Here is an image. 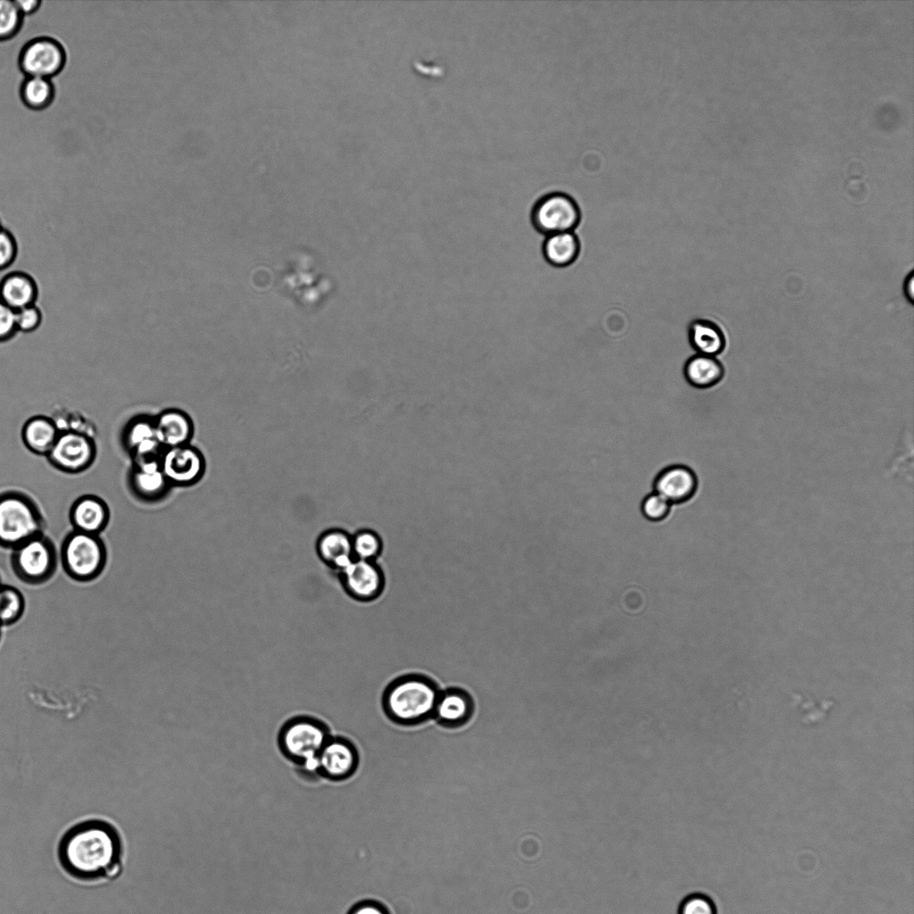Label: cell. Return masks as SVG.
<instances>
[{
  "label": "cell",
  "instance_id": "obj_25",
  "mask_svg": "<svg viewBox=\"0 0 914 914\" xmlns=\"http://www.w3.org/2000/svg\"><path fill=\"white\" fill-rule=\"evenodd\" d=\"M20 96L28 108L43 110L52 104L54 87L50 79L26 77L21 85Z\"/></svg>",
  "mask_w": 914,
  "mask_h": 914
},
{
  "label": "cell",
  "instance_id": "obj_1",
  "mask_svg": "<svg viewBox=\"0 0 914 914\" xmlns=\"http://www.w3.org/2000/svg\"><path fill=\"white\" fill-rule=\"evenodd\" d=\"M57 858L62 870L76 881H112L120 876L124 867L122 837L108 820L85 819L62 834Z\"/></svg>",
  "mask_w": 914,
  "mask_h": 914
},
{
  "label": "cell",
  "instance_id": "obj_2",
  "mask_svg": "<svg viewBox=\"0 0 914 914\" xmlns=\"http://www.w3.org/2000/svg\"><path fill=\"white\" fill-rule=\"evenodd\" d=\"M441 688L432 677L421 673L403 674L385 687L382 710L395 725L413 727L432 719Z\"/></svg>",
  "mask_w": 914,
  "mask_h": 914
},
{
  "label": "cell",
  "instance_id": "obj_5",
  "mask_svg": "<svg viewBox=\"0 0 914 914\" xmlns=\"http://www.w3.org/2000/svg\"><path fill=\"white\" fill-rule=\"evenodd\" d=\"M59 557L71 578L87 582L96 579L104 569L107 549L100 536L72 529L62 542Z\"/></svg>",
  "mask_w": 914,
  "mask_h": 914
},
{
  "label": "cell",
  "instance_id": "obj_9",
  "mask_svg": "<svg viewBox=\"0 0 914 914\" xmlns=\"http://www.w3.org/2000/svg\"><path fill=\"white\" fill-rule=\"evenodd\" d=\"M66 54L62 44L50 37L29 41L19 54V66L27 77L50 79L64 67Z\"/></svg>",
  "mask_w": 914,
  "mask_h": 914
},
{
  "label": "cell",
  "instance_id": "obj_21",
  "mask_svg": "<svg viewBox=\"0 0 914 914\" xmlns=\"http://www.w3.org/2000/svg\"><path fill=\"white\" fill-rule=\"evenodd\" d=\"M60 432L54 418L40 414L32 416L24 422L21 436L24 446L30 453L46 457Z\"/></svg>",
  "mask_w": 914,
  "mask_h": 914
},
{
  "label": "cell",
  "instance_id": "obj_39",
  "mask_svg": "<svg viewBox=\"0 0 914 914\" xmlns=\"http://www.w3.org/2000/svg\"><path fill=\"white\" fill-rule=\"evenodd\" d=\"M0 628H1V626H0ZM0 634H1V633H0Z\"/></svg>",
  "mask_w": 914,
  "mask_h": 914
},
{
  "label": "cell",
  "instance_id": "obj_18",
  "mask_svg": "<svg viewBox=\"0 0 914 914\" xmlns=\"http://www.w3.org/2000/svg\"><path fill=\"white\" fill-rule=\"evenodd\" d=\"M154 425L157 439L164 449L190 444L195 433L192 418L178 408L160 411L154 416Z\"/></svg>",
  "mask_w": 914,
  "mask_h": 914
},
{
  "label": "cell",
  "instance_id": "obj_32",
  "mask_svg": "<svg viewBox=\"0 0 914 914\" xmlns=\"http://www.w3.org/2000/svg\"><path fill=\"white\" fill-rule=\"evenodd\" d=\"M18 245L13 234L0 227V271L9 268L16 259Z\"/></svg>",
  "mask_w": 914,
  "mask_h": 914
},
{
  "label": "cell",
  "instance_id": "obj_15",
  "mask_svg": "<svg viewBox=\"0 0 914 914\" xmlns=\"http://www.w3.org/2000/svg\"><path fill=\"white\" fill-rule=\"evenodd\" d=\"M475 709V701L466 689L459 686L441 688L432 719L442 728L457 730L471 721Z\"/></svg>",
  "mask_w": 914,
  "mask_h": 914
},
{
  "label": "cell",
  "instance_id": "obj_38",
  "mask_svg": "<svg viewBox=\"0 0 914 914\" xmlns=\"http://www.w3.org/2000/svg\"><path fill=\"white\" fill-rule=\"evenodd\" d=\"M2 226H3V225H2V223H1V220H0V227H2Z\"/></svg>",
  "mask_w": 914,
  "mask_h": 914
},
{
  "label": "cell",
  "instance_id": "obj_27",
  "mask_svg": "<svg viewBox=\"0 0 914 914\" xmlns=\"http://www.w3.org/2000/svg\"><path fill=\"white\" fill-rule=\"evenodd\" d=\"M383 548L379 536L370 529H361L352 535V549L355 559L377 561Z\"/></svg>",
  "mask_w": 914,
  "mask_h": 914
},
{
  "label": "cell",
  "instance_id": "obj_3",
  "mask_svg": "<svg viewBox=\"0 0 914 914\" xmlns=\"http://www.w3.org/2000/svg\"><path fill=\"white\" fill-rule=\"evenodd\" d=\"M331 735L321 719L297 714L282 724L277 741L282 754L297 765L302 774L319 776L318 754Z\"/></svg>",
  "mask_w": 914,
  "mask_h": 914
},
{
  "label": "cell",
  "instance_id": "obj_35",
  "mask_svg": "<svg viewBox=\"0 0 914 914\" xmlns=\"http://www.w3.org/2000/svg\"><path fill=\"white\" fill-rule=\"evenodd\" d=\"M14 2L22 16L35 13L41 4L38 0H15Z\"/></svg>",
  "mask_w": 914,
  "mask_h": 914
},
{
  "label": "cell",
  "instance_id": "obj_29",
  "mask_svg": "<svg viewBox=\"0 0 914 914\" xmlns=\"http://www.w3.org/2000/svg\"><path fill=\"white\" fill-rule=\"evenodd\" d=\"M671 503L659 494L653 492L647 495L641 503V511L645 519L660 521L667 517Z\"/></svg>",
  "mask_w": 914,
  "mask_h": 914
},
{
  "label": "cell",
  "instance_id": "obj_19",
  "mask_svg": "<svg viewBox=\"0 0 914 914\" xmlns=\"http://www.w3.org/2000/svg\"><path fill=\"white\" fill-rule=\"evenodd\" d=\"M696 486V477L689 468L672 465L657 476L653 490L670 503H679L687 501L694 494Z\"/></svg>",
  "mask_w": 914,
  "mask_h": 914
},
{
  "label": "cell",
  "instance_id": "obj_4",
  "mask_svg": "<svg viewBox=\"0 0 914 914\" xmlns=\"http://www.w3.org/2000/svg\"><path fill=\"white\" fill-rule=\"evenodd\" d=\"M46 526L40 507L27 493H0V546L12 550L44 534Z\"/></svg>",
  "mask_w": 914,
  "mask_h": 914
},
{
  "label": "cell",
  "instance_id": "obj_26",
  "mask_svg": "<svg viewBox=\"0 0 914 914\" xmlns=\"http://www.w3.org/2000/svg\"><path fill=\"white\" fill-rule=\"evenodd\" d=\"M25 611V599L21 592L9 585H0V626L18 621Z\"/></svg>",
  "mask_w": 914,
  "mask_h": 914
},
{
  "label": "cell",
  "instance_id": "obj_8",
  "mask_svg": "<svg viewBox=\"0 0 914 914\" xmlns=\"http://www.w3.org/2000/svg\"><path fill=\"white\" fill-rule=\"evenodd\" d=\"M96 456L97 445L92 436L76 430H63L46 458L55 469L74 475L87 470Z\"/></svg>",
  "mask_w": 914,
  "mask_h": 914
},
{
  "label": "cell",
  "instance_id": "obj_34",
  "mask_svg": "<svg viewBox=\"0 0 914 914\" xmlns=\"http://www.w3.org/2000/svg\"><path fill=\"white\" fill-rule=\"evenodd\" d=\"M346 914H392L388 908L382 902L371 900H359L354 902Z\"/></svg>",
  "mask_w": 914,
  "mask_h": 914
},
{
  "label": "cell",
  "instance_id": "obj_7",
  "mask_svg": "<svg viewBox=\"0 0 914 914\" xmlns=\"http://www.w3.org/2000/svg\"><path fill=\"white\" fill-rule=\"evenodd\" d=\"M11 563L20 579L37 585L54 574L58 553L54 543L44 533L12 549Z\"/></svg>",
  "mask_w": 914,
  "mask_h": 914
},
{
  "label": "cell",
  "instance_id": "obj_10",
  "mask_svg": "<svg viewBox=\"0 0 914 914\" xmlns=\"http://www.w3.org/2000/svg\"><path fill=\"white\" fill-rule=\"evenodd\" d=\"M344 592L359 602H370L383 594L386 576L377 561L354 559L337 573Z\"/></svg>",
  "mask_w": 914,
  "mask_h": 914
},
{
  "label": "cell",
  "instance_id": "obj_22",
  "mask_svg": "<svg viewBox=\"0 0 914 914\" xmlns=\"http://www.w3.org/2000/svg\"><path fill=\"white\" fill-rule=\"evenodd\" d=\"M37 294L35 279L24 271L7 273L0 280V300L13 311L35 304Z\"/></svg>",
  "mask_w": 914,
  "mask_h": 914
},
{
  "label": "cell",
  "instance_id": "obj_13",
  "mask_svg": "<svg viewBox=\"0 0 914 914\" xmlns=\"http://www.w3.org/2000/svg\"><path fill=\"white\" fill-rule=\"evenodd\" d=\"M127 486L131 495L144 503L162 501L172 488L162 472L160 458L131 462Z\"/></svg>",
  "mask_w": 914,
  "mask_h": 914
},
{
  "label": "cell",
  "instance_id": "obj_23",
  "mask_svg": "<svg viewBox=\"0 0 914 914\" xmlns=\"http://www.w3.org/2000/svg\"><path fill=\"white\" fill-rule=\"evenodd\" d=\"M688 341L696 353L715 357L725 350L727 345L722 328L707 319H696L690 322Z\"/></svg>",
  "mask_w": 914,
  "mask_h": 914
},
{
  "label": "cell",
  "instance_id": "obj_33",
  "mask_svg": "<svg viewBox=\"0 0 914 914\" xmlns=\"http://www.w3.org/2000/svg\"><path fill=\"white\" fill-rule=\"evenodd\" d=\"M16 332L15 311L0 300V343L12 339Z\"/></svg>",
  "mask_w": 914,
  "mask_h": 914
},
{
  "label": "cell",
  "instance_id": "obj_12",
  "mask_svg": "<svg viewBox=\"0 0 914 914\" xmlns=\"http://www.w3.org/2000/svg\"><path fill=\"white\" fill-rule=\"evenodd\" d=\"M319 776L332 781H345L358 771L360 751L348 737L331 735L318 754Z\"/></svg>",
  "mask_w": 914,
  "mask_h": 914
},
{
  "label": "cell",
  "instance_id": "obj_36",
  "mask_svg": "<svg viewBox=\"0 0 914 914\" xmlns=\"http://www.w3.org/2000/svg\"><path fill=\"white\" fill-rule=\"evenodd\" d=\"M903 292H904L906 299L910 303H913V300H914V274H913L912 271L906 277V279H905L904 285H903Z\"/></svg>",
  "mask_w": 914,
  "mask_h": 914
},
{
  "label": "cell",
  "instance_id": "obj_24",
  "mask_svg": "<svg viewBox=\"0 0 914 914\" xmlns=\"http://www.w3.org/2000/svg\"><path fill=\"white\" fill-rule=\"evenodd\" d=\"M580 251L581 242L575 231L546 236L542 244L544 260L556 268L572 265L577 260Z\"/></svg>",
  "mask_w": 914,
  "mask_h": 914
},
{
  "label": "cell",
  "instance_id": "obj_16",
  "mask_svg": "<svg viewBox=\"0 0 914 914\" xmlns=\"http://www.w3.org/2000/svg\"><path fill=\"white\" fill-rule=\"evenodd\" d=\"M111 518L107 503L96 494L78 497L69 510V520L74 530L98 535L105 530Z\"/></svg>",
  "mask_w": 914,
  "mask_h": 914
},
{
  "label": "cell",
  "instance_id": "obj_11",
  "mask_svg": "<svg viewBox=\"0 0 914 914\" xmlns=\"http://www.w3.org/2000/svg\"><path fill=\"white\" fill-rule=\"evenodd\" d=\"M160 463L172 487H188L198 483L206 469L205 458L195 446L187 444L165 448Z\"/></svg>",
  "mask_w": 914,
  "mask_h": 914
},
{
  "label": "cell",
  "instance_id": "obj_40",
  "mask_svg": "<svg viewBox=\"0 0 914 914\" xmlns=\"http://www.w3.org/2000/svg\"><path fill=\"white\" fill-rule=\"evenodd\" d=\"M0 585H1V583H0Z\"/></svg>",
  "mask_w": 914,
  "mask_h": 914
},
{
  "label": "cell",
  "instance_id": "obj_31",
  "mask_svg": "<svg viewBox=\"0 0 914 914\" xmlns=\"http://www.w3.org/2000/svg\"><path fill=\"white\" fill-rule=\"evenodd\" d=\"M41 321L42 312L36 303L15 311L17 331L23 333L33 332L40 326Z\"/></svg>",
  "mask_w": 914,
  "mask_h": 914
},
{
  "label": "cell",
  "instance_id": "obj_20",
  "mask_svg": "<svg viewBox=\"0 0 914 914\" xmlns=\"http://www.w3.org/2000/svg\"><path fill=\"white\" fill-rule=\"evenodd\" d=\"M682 374L690 386L699 389H710L722 382L726 370L717 357L695 353L685 361Z\"/></svg>",
  "mask_w": 914,
  "mask_h": 914
},
{
  "label": "cell",
  "instance_id": "obj_6",
  "mask_svg": "<svg viewBox=\"0 0 914 914\" xmlns=\"http://www.w3.org/2000/svg\"><path fill=\"white\" fill-rule=\"evenodd\" d=\"M582 218L577 200L562 191H552L539 196L530 212L534 228L544 236L574 231Z\"/></svg>",
  "mask_w": 914,
  "mask_h": 914
},
{
  "label": "cell",
  "instance_id": "obj_30",
  "mask_svg": "<svg viewBox=\"0 0 914 914\" xmlns=\"http://www.w3.org/2000/svg\"><path fill=\"white\" fill-rule=\"evenodd\" d=\"M678 914H717V908L709 896L694 893L682 901Z\"/></svg>",
  "mask_w": 914,
  "mask_h": 914
},
{
  "label": "cell",
  "instance_id": "obj_37",
  "mask_svg": "<svg viewBox=\"0 0 914 914\" xmlns=\"http://www.w3.org/2000/svg\"><path fill=\"white\" fill-rule=\"evenodd\" d=\"M525 836L522 835V845L524 846ZM523 860V847L521 846V860Z\"/></svg>",
  "mask_w": 914,
  "mask_h": 914
},
{
  "label": "cell",
  "instance_id": "obj_28",
  "mask_svg": "<svg viewBox=\"0 0 914 914\" xmlns=\"http://www.w3.org/2000/svg\"><path fill=\"white\" fill-rule=\"evenodd\" d=\"M22 20L14 1L0 0V41L14 37L22 25Z\"/></svg>",
  "mask_w": 914,
  "mask_h": 914
},
{
  "label": "cell",
  "instance_id": "obj_17",
  "mask_svg": "<svg viewBox=\"0 0 914 914\" xmlns=\"http://www.w3.org/2000/svg\"><path fill=\"white\" fill-rule=\"evenodd\" d=\"M315 551L320 561L337 574L355 559L352 549V535L340 528L323 531L316 540Z\"/></svg>",
  "mask_w": 914,
  "mask_h": 914
},
{
  "label": "cell",
  "instance_id": "obj_14",
  "mask_svg": "<svg viewBox=\"0 0 914 914\" xmlns=\"http://www.w3.org/2000/svg\"><path fill=\"white\" fill-rule=\"evenodd\" d=\"M120 442L131 462L161 458L164 450L156 436L154 416L138 414L123 427Z\"/></svg>",
  "mask_w": 914,
  "mask_h": 914
}]
</instances>
